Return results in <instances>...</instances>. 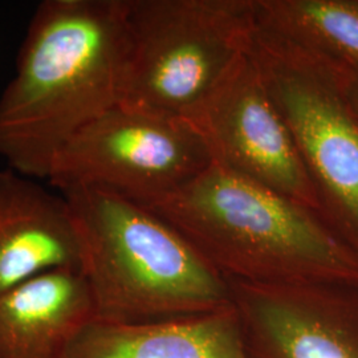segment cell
I'll list each match as a JSON object with an SVG mask.
<instances>
[{"label": "cell", "instance_id": "1", "mask_svg": "<svg viewBox=\"0 0 358 358\" xmlns=\"http://www.w3.org/2000/svg\"><path fill=\"white\" fill-rule=\"evenodd\" d=\"M128 0H44L16 71L0 96V158L28 178H48L77 133L122 101Z\"/></svg>", "mask_w": 358, "mask_h": 358}, {"label": "cell", "instance_id": "2", "mask_svg": "<svg viewBox=\"0 0 358 358\" xmlns=\"http://www.w3.org/2000/svg\"><path fill=\"white\" fill-rule=\"evenodd\" d=\"M145 207L229 280L358 285V256L316 211L214 162Z\"/></svg>", "mask_w": 358, "mask_h": 358}, {"label": "cell", "instance_id": "3", "mask_svg": "<svg viewBox=\"0 0 358 358\" xmlns=\"http://www.w3.org/2000/svg\"><path fill=\"white\" fill-rule=\"evenodd\" d=\"M60 194L76 224L96 320H164L232 304L229 279L148 207L93 187Z\"/></svg>", "mask_w": 358, "mask_h": 358}, {"label": "cell", "instance_id": "4", "mask_svg": "<svg viewBox=\"0 0 358 358\" xmlns=\"http://www.w3.org/2000/svg\"><path fill=\"white\" fill-rule=\"evenodd\" d=\"M121 103L182 117L252 50L257 0H128Z\"/></svg>", "mask_w": 358, "mask_h": 358}, {"label": "cell", "instance_id": "5", "mask_svg": "<svg viewBox=\"0 0 358 358\" xmlns=\"http://www.w3.org/2000/svg\"><path fill=\"white\" fill-rule=\"evenodd\" d=\"M320 203V217L358 256V115L334 60L259 24L251 50Z\"/></svg>", "mask_w": 358, "mask_h": 358}, {"label": "cell", "instance_id": "6", "mask_svg": "<svg viewBox=\"0 0 358 358\" xmlns=\"http://www.w3.org/2000/svg\"><path fill=\"white\" fill-rule=\"evenodd\" d=\"M210 164L203 142L183 118L118 103L65 145L47 179L60 192L93 187L146 206Z\"/></svg>", "mask_w": 358, "mask_h": 358}, {"label": "cell", "instance_id": "7", "mask_svg": "<svg viewBox=\"0 0 358 358\" xmlns=\"http://www.w3.org/2000/svg\"><path fill=\"white\" fill-rule=\"evenodd\" d=\"M183 118L211 162L282 192L320 215V203L291 130L251 52L242 56Z\"/></svg>", "mask_w": 358, "mask_h": 358}, {"label": "cell", "instance_id": "8", "mask_svg": "<svg viewBox=\"0 0 358 358\" xmlns=\"http://www.w3.org/2000/svg\"><path fill=\"white\" fill-rule=\"evenodd\" d=\"M229 282L248 358H358V285Z\"/></svg>", "mask_w": 358, "mask_h": 358}, {"label": "cell", "instance_id": "9", "mask_svg": "<svg viewBox=\"0 0 358 358\" xmlns=\"http://www.w3.org/2000/svg\"><path fill=\"white\" fill-rule=\"evenodd\" d=\"M57 268L81 269L68 201L11 169L0 171V296Z\"/></svg>", "mask_w": 358, "mask_h": 358}, {"label": "cell", "instance_id": "10", "mask_svg": "<svg viewBox=\"0 0 358 358\" xmlns=\"http://www.w3.org/2000/svg\"><path fill=\"white\" fill-rule=\"evenodd\" d=\"M94 317L81 269L40 273L0 296V358H66Z\"/></svg>", "mask_w": 358, "mask_h": 358}, {"label": "cell", "instance_id": "11", "mask_svg": "<svg viewBox=\"0 0 358 358\" xmlns=\"http://www.w3.org/2000/svg\"><path fill=\"white\" fill-rule=\"evenodd\" d=\"M66 358H248L235 308L133 324L90 321Z\"/></svg>", "mask_w": 358, "mask_h": 358}, {"label": "cell", "instance_id": "12", "mask_svg": "<svg viewBox=\"0 0 358 358\" xmlns=\"http://www.w3.org/2000/svg\"><path fill=\"white\" fill-rule=\"evenodd\" d=\"M259 24L358 66V0H257Z\"/></svg>", "mask_w": 358, "mask_h": 358}, {"label": "cell", "instance_id": "13", "mask_svg": "<svg viewBox=\"0 0 358 358\" xmlns=\"http://www.w3.org/2000/svg\"><path fill=\"white\" fill-rule=\"evenodd\" d=\"M333 60V59H332ZM346 99L358 115V66L334 60Z\"/></svg>", "mask_w": 358, "mask_h": 358}]
</instances>
